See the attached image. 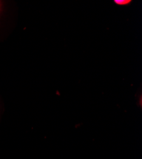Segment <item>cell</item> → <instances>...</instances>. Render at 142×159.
Returning <instances> with one entry per match:
<instances>
[{
    "label": "cell",
    "mask_w": 142,
    "mask_h": 159,
    "mask_svg": "<svg viewBox=\"0 0 142 159\" xmlns=\"http://www.w3.org/2000/svg\"><path fill=\"white\" fill-rule=\"evenodd\" d=\"M114 2L119 5H126L131 2L130 0H115Z\"/></svg>",
    "instance_id": "1"
}]
</instances>
